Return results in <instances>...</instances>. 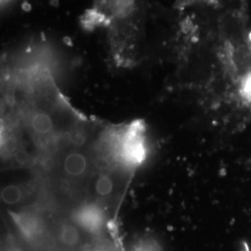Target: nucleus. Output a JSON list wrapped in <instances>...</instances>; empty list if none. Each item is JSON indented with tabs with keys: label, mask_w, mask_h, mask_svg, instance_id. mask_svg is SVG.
I'll return each instance as SVG.
<instances>
[{
	"label": "nucleus",
	"mask_w": 251,
	"mask_h": 251,
	"mask_svg": "<svg viewBox=\"0 0 251 251\" xmlns=\"http://www.w3.org/2000/svg\"><path fill=\"white\" fill-rule=\"evenodd\" d=\"M75 221L88 232L94 233L100 230L102 225L103 216L98 206L88 205L81 207L75 212Z\"/></svg>",
	"instance_id": "1"
},
{
	"label": "nucleus",
	"mask_w": 251,
	"mask_h": 251,
	"mask_svg": "<svg viewBox=\"0 0 251 251\" xmlns=\"http://www.w3.org/2000/svg\"><path fill=\"white\" fill-rule=\"evenodd\" d=\"M19 230L27 238H34L42 233V223L37 216L30 212L12 214Z\"/></svg>",
	"instance_id": "2"
},
{
	"label": "nucleus",
	"mask_w": 251,
	"mask_h": 251,
	"mask_svg": "<svg viewBox=\"0 0 251 251\" xmlns=\"http://www.w3.org/2000/svg\"><path fill=\"white\" fill-rule=\"evenodd\" d=\"M88 167V161L84 154L80 152L69 153L63 163L64 171L73 177H78L82 175Z\"/></svg>",
	"instance_id": "3"
},
{
	"label": "nucleus",
	"mask_w": 251,
	"mask_h": 251,
	"mask_svg": "<svg viewBox=\"0 0 251 251\" xmlns=\"http://www.w3.org/2000/svg\"><path fill=\"white\" fill-rule=\"evenodd\" d=\"M124 153L128 161L133 163L141 161L144 156V147L142 141L135 136L129 137L126 142Z\"/></svg>",
	"instance_id": "4"
},
{
	"label": "nucleus",
	"mask_w": 251,
	"mask_h": 251,
	"mask_svg": "<svg viewBox=\"0 0 251 251\" xmlns=\"http://www.w3.org/2000/svg\"><path fill=\"white\" fill-rule=\"evenodd\" d=\"M32 128L37 134H49L53 129V122L51 117L46 113H37L31 121Z\"/></svg>",
	"instance_id": "5"
},
{
	"label": "nucleus",
	"mask_w": 251,
	"mask_h": 251,
	"mask_svg": "<svg viewBox=\"0 0 251 251\" xmlns=\"http://www.w3.org/2000/svg\"><path fill=\"white\" fill-rule=\"evenodd\" d=\"M23 198L22 189L17 185L11 184L2 189L1 200L7 205H15L21 202Z\"/></svg>",
	"instance_id": "6"
},
{
	"label": "nucleus",
	"mask_w": 251,
	"mask_h": 251,
	"mask_svg": "<svg viewBox=\"0 0 251 251\" xmlns=\"http://www.w3.org/2000/svg\"><path fill=\"white\" fill-rule=\"evenodd\" d=\"M60 238L64 245L68 247H74L79 242V233L75 226L65 225L61 231Z\"/></svg>",
	"instance_id": "7"
},
{
	"label": "nucleus",
	"mask_w": 251,
	"mask_h": 251,
	"mask_svg": "<svg viewBox=\"0 0 251 251\" xmlns=\"http://www.w3.org/2000/svg\"><path fill=\"white\" fill-rule=\"evenodd\" d=\"M96 193L100 197H107L114 190V181L107 175H102L97 179L95 184Z\"/></svg>",
	"instance_id": "8"
},
{
	"label": "nucleus",
	"mask_w": 251,
	"mask_h": 251,
	"mask_svg": "<svg viewBox=\"0 0 251 251\" xmlns=\"http://www.w3.org/2000/svg\"><path fill=\"white\" fill-rule=\"evenodd\" d=\"M14 158L17 161V163L21 165H25L27 162L29 161V155L25 151H24L23 149L18 150L14 154Z\"/></svg>",
	"instance_id": "9"
},
{
	"label": "nucleus",
	"mask_w": 251,
	"mask_h": 251,
	"mask_svg": "<svg viewBox=\"0 0 251 251\" xmlns=\"http://www.w3.org/2000/svg\"><path fill=\"white\" fill-rule=\"evenodd\" d=\"M70 140H71L72 144L80 146V145L85 143V136L82 134L81 132H79V131H75V132L71 133Z\"/></svg>",
	"instance_id": "10"
},
{
	"label": "nucleus",
	"mask_w": 251,
	"mask_h": 251,
	"mask_svg": "<svg viewBox=\"0 0 251 251\" xmlns=\"http://www.w3.org/2000/svg\"><path fill=\"white\" fill-rule=\"evenodd\" d=\"M134 251H157V248L152 243L145 242L140 244Z\"/></svg>",
	"instance_id": "11"
}]
</instances>
